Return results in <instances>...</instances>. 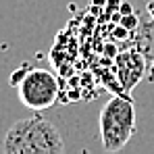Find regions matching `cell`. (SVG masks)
Segmentation results:
<instances>
[{
    "instance_id": "6da1fadb",
    "label": "cell",
    "mask_w": 154,
    "mask_h": 154,
    "mask_svg": "<svg viewBox=\"0 0 154 154\" xmlns=\"http://www.w3.org/2000/svg\"><path fill=\"white\" fill-rule=\"evenodd\" d=\"M6 154H58L65 152L60 131L44 115L15 121L2 142Z\"/></svg>"
},
{
    "instance_id": "7a4b0ae2",
    "label": "cell",
    "mask_w": 154,
    "mask_h": 154,
    "mask_svg": "<svg viewBox=\"0 0 154 154\" xmlns=\"http://www.w3.org/2000/svg\"><path fill=\"white\" fill-rule=\"evenodd\" d=\"M100 140L106 152H119L135 133V106L125 96H112L98 117Z\"/></svg>"
},
{
    "instance_id": "3957f363",
    "label": "cell",
    "mask_w": 154,
    "mask_h": 154,
    "mask_svg": "<svg viewBox=\"0 0 154 154\" xmlns=\"http://www.w3.org/2000/svg\"><path fill=\"white\" fill-rule=\"evenodd\" d=\"M19 98L27 108L40 112L50 108L58 98V81L46 69H29L27 67L23 79L17 83Z\"/></svg>"
},
{
    "instance_id": "277c9868",
    "label": "cell",
    "mask_w": 154,
    "mask_h": 154,
    "mask_svg": "<svg viewBox=\"0 0 154 154\" xmlns=\"http://www.w3.org/2000/svg\"><path fill=\"white\" fill-rule=\"evenodd\" d=\"M25 71H27V67H21L19 71H15V73L11 75V83H13V85H17V83H19L21 79H23V75H25Z\"/></svg>"
}]
</instances>
